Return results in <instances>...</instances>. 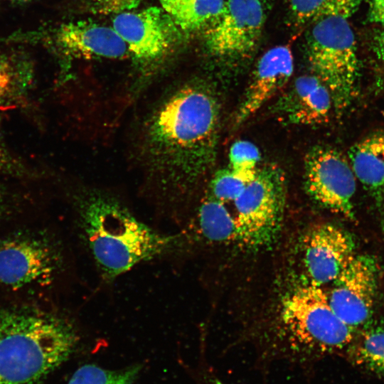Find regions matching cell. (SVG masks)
<instances>
[{
	"label": "cell",
	"instance_id": "25",
	"mask_svg": "<svg viewBox=\"0 0 384 384\" xmlns=\"http://www.w3.org/2000/svg\"><path fill=\"white\" fill-rule=\"evenodd\" d=\"M19 203L0 184V234L33 220L26 217Z\"/></svg>",
	"mask_w": 384,
	"mask_h": 384
},
{
	"label": "cell",
	"instance_id": "10",
	"mask_svg": "<svg viewBox=\"0 0 384 384\" xmlns=\"http://www.w3.org/2000/svg\"><path fill=\"white\" fill-rule=\"evenodd\" d=\"M265 18L260 0H228L203 31L206 48L217 57L245 58L257 46Z\"/></svg>",
	"mask_w": 384,
	"mask_h": 384
},
{
	"label": "cell",
	"instance_id": "11",
	"mask_svg": "<svg viewBox=\"0 0 384 384\" xmlns=\"http://www.w3.org/2000/svg\"><path fill=\"white\" fill-rule=\"evenodd\" d=\"M377 281L375 260L368 255H354L326 291L331 307L349 326L358 330L370 321Z\"/></svg>",
	"mask_w": 384,
	"mask_h": 384
},
{
	"label": "cell",
	"instance_id": "20",
	"mask_svg": "<svg viewBox=\"0 0 384 384\" xmlns=\"http://www.w3.org/2000/svg\"><path fill=\"white\" fill-rule=\"evenodd\" d=\"M225 204L210 196L199 206L196 225L201 235L208 242L225 243L238 240L235 218Z\"/></svg>",
	"mask_w": 384,
	"mask_h": 384
},
{
	"label": "cell",
	"instance_id": "3",
	"mask_svg": "<svg viewBox=\"0 0 384 384\" xmlns=\"http://www.w3.org/2000/svg\"><path fill=\"white\" fill-rule=\"evenodd\" d=\"M356 331L334 312L324 287L306 282L284 298L277 325L260 336L255 366L267 377L272 363L284 361L309 381L326 357L347 359Z\"/></svg>",
	"mask_w": 384,
	"mask_h": 384
},
{
	"label": "cell",
	"instance_id": "12",
	"mask_svg": "<svg viewBox=\"0 0 384 384\" xmlns=\"http://www.w3.org/2000/svg\"><path fill=\"white\" fill-rule=\"evenodd\" d=\"M302 245L306 282L321 287L331 284L355 255L351 235L331 223L309 228Z\"/></svg>",
	"mask_w": 384,
	"mask_h": 384
},
{
	"label": "cell",
	"instance_id": "23",
	"mask_svg": "<svg viewBox=\"0 0 384 384\" xmlns=\"http://www.w3.org/2000/svg\"><path fill=\"white\" fill-rule=\"evenodd\" d=\"M260 159V151L255 144L247 140H238L230 149L229 168L249 183L256 175Z\"/></svg>",
	"mask_w": 384,
	"mask_h": 384
},
{
	"label": "cell",
	"instance_id": "8",
	"mask_svg": "<svg viewBox=\"0 0 384 384\" xmlns=\"http://www.w3.org/2000/svg\"><path fill=\"white\" fill-rule=\"evenodd\" d=\"M112 27L125 43L135 68L144 78L154 75L165 65L185 36L158 6L117 14Z\"/></svg>",
	"mask_w": 384,
	"mask_h": 384
},
{
	"label": "cell",
	"instance_id": "27",
	"mask_svg": "<svg viewBox=\"0 0 384 384\" xmlns=\"http://www.w3.org/2000/svg\"><path fill=\"white\" fill-rule=\"evenodd\" d=\"M17 166L18 165L6 148L0 132V174L16 171Z\"/></svg>",
	"mask_w": 384,
	"mask_h": 384
},
{
	"label": "cell",
	"instance_id": "31",
	"mask_svg": "<svg viewBox=\"0 0 384 384\" xmlns=\"http://www.w3.org/2000/svg\"><path fill=\"white\" fill-rule=\"evenodd\" d=\"M12 3H16V4H24V3H27V2H29L32 0H8Z\"/></svg>",
	"mask_w": 384,
	"mask_h": 384
},
{
	"label": "cell",
	"instance_id": "29",
	"mask_svg": "<svg viewBox=\"0 0 384 384\" xmlns=\"http://www.w3.org/2000/svg\"><path fill=\"white\" fill-rule=\"evenodd\" d=\"M201 384H230L208 368H203L200 373Z\"/></svg>",
	"mask_w": 384,
	"mask_h": 384
},
{
	"label": "cell",
	"instance_id": "18",
	"mask_svg": "<svg viewBox=\"0 0 384 384\" xmlns=\"http://www.w3.org/2000/svg\"><path fill=\"white\" fill-rule=\"evenodd\" d=\"M359 329L346 361L384 380V323L368 321Z\"/></svg>",
	"mask_w": 384,
	"mask_h": 384
},
{
	"label": "cell",
	"instance_id": "24",
	"mask_svg": "<svg viewBox=\"0 0 384 384\" xmlns=\"http://www.w3.org/2000/svg\"><path fill=\"white\" fill-rule=\"evenodd\" d=\"M247 183L230 168L219 169L210 181V196L224 203L234 202Z\"/></svg>",
	"mask_w": 384,
	"mask_h": 384
},
{
	"label": "cell",
	"instance_id": "5",
	"mask_svg": "<svg viewBox=\"0 0 384 384\" xmlns=\"http://www.w3.org/2000/svg\"><path fill=\"white\" fill-rule=\"evenodd\" d=\"M67 270L58 233L35 220L0 234V291L23 300L55 304Z\"/></svg>",
	"mask_w": 384,
	"mask_h": 384
},
{
	"label": "cell",
	"instance_id": "7",
	"mask_svg": "<svg viewBox=\"0 0 384 384\" xmlns=\"http://www.w3.org/2000/svg\"><path fill=\"white\" fill-rule=\"evenodd\" d=\"M285 196L282 169L273 164L258 168L255 178L234 201L238 241L251 249L271 243L282 223Z\"/></svg>",
	"mask_w": 384,
	"mask_h": 384
},
{
	"label": "cell",
	"instance_id": "9",
	"mask_svg": "<svg viewBox=\"0 0 384 384\" xmlns=\"http://www.w3.org/2000/svg\"><path fill=\"white\" fill-rule=\"evenodd\" d=\"M304 168L308 194L330 211L353 219L356 178L346 157L336 149L316 145L306 154Z\"/></svg>",
	"mask_w": 384,
	"mask_h": 384
},
{
	"label": "cell",
	"instance_id": "17",
	"mask_svg": "<svg viewBox=\"0 0 384 384\" xmlns=\"http://www.w3.org/2000/svg\"><path fill=\"white\" fill-rule=\"evenodd\" d=\"M35 64L26 50L0 49V107L23 103L34 85Z\"/></svg>",
	"mask_w": 384,
	"mask_h": 384
},
{
	"label": "cell",
	"instance_id": "21",
	"mask_svg": "<svg viewBox=\"0 0 384 384\" xmlns=\"http://www.w3.org/2000/svg\"><path fill=\"white\" fill-rule=\"evenodd\" d=\"M361 0H290L294 21L300 26L322 18L341 16L348 18L358 9Z\"/></svg>",
	"mask_w": 384,
	"mask_h": 384
},
{
	"label": "cell",
	"instance_id": "1",
	"mask_svg": "<svg viewBox=\"0 0 384 384\" xmlns=\"http://www.w3.org/2000/svg\"><path fill=\"white\" fill-rule=\"evenodd\" d=\"M220 118L215 93L199 82L180 86L154 109L144 125L141 149L159 188L182 195L212 168Z\"/></svg>",
	"mask_w": 384,
	"mask_h": 384
},
{
	"label": "cell",
	"instance_id": "30",
	"mask_svg": "<svg viewBox=\"0 0 384 384\" xmlns=\"http://www.w3.org/2000/svg\"><path fill=\"white\" fill-rule=\"evenodd\" d=\"M383 30L377 35L375 41L376 53L384 63V26Z\"/></svg>",
	"mask_w": 384,
	"mask_h": 384
},
{
	"label": "cell",
	"instance_id": "6",
	"mask_svg": "<svg viewBox=\"0 0 384 384\" xmlns=\"http://www.w3.org/2000/svg\"><path fill=\"white\" fill-rule=\"evenodd\" d=\"M307 54L314 75L327 87L334 109L341 114L355 99L360 74L355 36L347 18L331 16L314 23Z\"/></svg>",
	"mask_w": 384,
	"mask_h": 384
},
{
	"label": "cell",
	"instance_id": "13",
	"mask_svg": "<svg viewBox=\"0 0 384 384\" xmlns=\"http://www.w3.org/2000/svg\"><path fill=\"white\" fill-rule=\"evenodd\" d=\"M54 47L70 59H120L129 56L127 47L114 28L87 21L68 22L56 28Z\"/></svg>",
	"mask_w": 384,
	"mask_h": 384
},
{
	"label": "cell",
	"instance_id": "26",
	"mask_svg": "<svg viewBox=\"0 0 384 384\" xmlns=\"http://www.w3.org/2000/svg\"><path fill=\"white\" fill-rule=\"evenodd\" d=\"M89 9L97 14H117L134 10L142 0H85Z\"/></svg>",
	"mask_w": 384,
	"mask_h": 384
},
{
	"label": "cell",
	"instance_id": "15",
	"mask_svg": "<svg viewBox=\"0 0 384 384\" xmlns=\"http://www.w3.org/2000/svg\"><path fill=\"white\" fill-rule=\"evenodd\" d=\"M333 107L331 93L316 75L299 76L273 105V112L296 125L326 122Z\"/></svg>",
	"mask_w": 384,
	"mask_h": 384
},
{
	"label": "cell",
	"instance_id": "19",
	"mask_svg": "<svg viewBox=\"0 0 384 384\" xmlns=\"http://www.w3.org/2000/svg\"><path fill=\"white\" fill-rule=\"evenodd\" d=\"M225 0H159L185 35L203 32L221 12Z\"/></svg>",
	"mask_w": 384,
	"mask_h": 384
},
{
	"label": "cell",
	"instance_id": "14",
	"mask_svg": "<svg viewBox=\"0 0 384 384\" xmlns=\"http://www.w3.org/2000/svg\"><path fill=\"white\" fill-rule=\"evenodd\" d=\"M293 55L289 45L265 52L257 61L235 117L237 126L246 122L283 90L293 73Z\"/></svg>",
	"mask_w": 384,
	"mask_h": 384
},
{
	"label": "cell",
	"instance_id": "22",
	"mask_svg": "<svg viewBox=\"0 0 384 384\" xmlns=\"http://www.w3.org/2000/svg\"><path fill=\"white\" fill-rule=\"evenodd\" d=\"M141 369L142 366L138 365L122 370L84 365L74 373L68 384H133Z\"/></svg>",
	"mask_w": 384,
	"mask_h": 384
},
{
	"label": "cell",
	"instance_id": "2",
	"mask_svg": "<svg viewBox=\"0 0 384 384\" xmlns=\"http://www.w3.org/2000/svg\"><path fill=\"white\" fill-rule=\"evenodd\" d=\"M79 335L56 304L0 291V384H38L74 352Z\"/></svg>",
	"mask_w": 384,
	"mask_h": 384
},
{
	"label": "cell",
	"instance_id": "28",
	"mask_svg": "<svg viewBox=\"0 0 384 384\" xmlns=\"http://www.w3.org/2000/svg\"><path fill=\"white\" fill-rule=\"evenodd\" d=\"M368 17L372 22L384 26V0H369Z\"/></svg>",
	"mask_w": 384,
	"mask_h": 384
},
{
	"label": "cell",
	"instance_id": "16",
	"mask_svg": "<svg viewBox=\"0 0 384 384\" xmlns=\"http://www.w3.org/2000/svg\"><path fill=\"white\" fill-rule=\"evenodd\" d=\"M353 172L378 204L384 201V132H375L348 151Z\"/></svg>",
	"mask_w": 384,
	"mask_h": 384
},
{
	"label": "cell",
	"instance_id": "4",
	"mask_svg": "<svg viewBox=\"0 0 384 384\" xmlns=\"http://www.w3.org/2000/svg\"><path fill=\"white\" fill-rule=\"evenodd\" d=\"M75 210L81 238L107 281L167 254L179 240L176 235L156 231L105 193L90 191L80 195Z\"/></svg>",
	"mask_w": 384,
	"mask_h": 384
}]
</instances>
